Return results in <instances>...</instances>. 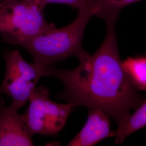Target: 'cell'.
Instances as JSON below:
<instances>
[{
  "label": "cell",
  "instance_id": "1",
  "mask_svg": "<svg viewBox=\"0 0 146 146\" xmlns=\"http://www.w3.org/2000/svg\"><path fill=\"white\" fill-rule=\"evenodd\" d=\"M118 17L105 20L104 40L92 55L86 52L78 66L70 70L44 68V76L60 80L64 90L58 98L73 104L103 110L119 124L145 99L131 82L122 67L119 52L116 24Z\"/></svg>",
  "mask_w": 146,
  "mask_h": 146
},
{
  "label": "cell",
  "instance_id": "2",
  "mask_svg": "<svg viewBox=\"0 0 146 146\" xmlns=\"http://www.w3.org/2000/svg\"><path fill=\"white\" fill-rule=\"evenodd\" d=\"M93 16V8L88 2L85 7L78 9V15L69 25L61 28L55 27L37 36L16 42L14 45L22 47L29 52L34 63L44 70L47 67L68 58H78L86 52L82 46V39L87 25Z\"/></svg>",
  "mask_w": 146,
  "mask_h": 146
},
{
  "label": "cell",
  "instance_id": "3",
  "mask_svg": "<svg viewBox=\"0 0 146 146\" xmlns=\"http://www.w3.org/2000/svg\"><path fill=\"white\" fill-rule=\"evenodd\" d=\"M43 10L27 0H3L0 3V35L3 41L14 44L55 28L46 20Z\"/></svg>",
  "mask_w": 146,
  "mask_h": 146
},
{
  "label": "cell",
  "instance_id": "4",
  "mask_svg": "<svg viewBox=\"0 0 146 146\" xmlns=\"http://www.w3.org/2000/svg\"><path fill=\"white\" fill-rule=\"evenodd\" d=\"M25 113L26 125L32 135H57L66 123L73 104L56 103L49 98V91L41 86L36 87L29 100Z\"/></svg>",
  "mask_w": 146,
  "mask_h": 146
},
{
  "label": "cell",
  "instance_id": "5",
  "mask_svg": "<svg viewBox=\"0 0 146 146\" xmlns=\"http://www.w3.org/2000/svg\"><path fill=\"white\" fill-rule=\"evenodd\" d=\"M6 69L0 94L9 95L11 104L20 109L29 101L44 70L33 63L26 62L20 52L9 50L4 54Z\"/></svg>",
  "mask_w": 146,
  "mask_h": 146
},
{
  "label": "cell",
  "instance_id": "6",
  "mask_svg": "<svg viewBox=\"0 0 146 146\" xmlns=\"http://www.w3.org/2000/svg\"><path fill=\"white\" fill-rule=\"evenodd\" d=\"M19 110L12 104L6 107L0 99V146H34L25 115L19 114Z\"/></svg>",
  "mask_w": 146,
  "mask_h": 146
},
{
  "label": "cell",
  "instance_id": "7",
  "mask_svg": "<svg viewBox=\"0 0 146 146\" xmlns=\"http://www.w3.org/2000/svg\"><path fill=\"white\" fill-rule=\"evenodd\" d=\"M110 116L103 110L89 108L86 124L67 146H93L113 136Z\"/></svg>",
  "mask_w": 146,
  "mask_h": 146
},
{
  "label": "cell",
  "instance_id": "8",
  "mask_svg": "<svg viewBox=\"0 0 146 146\" xmlns=\"http://www.w3.org/2000/svg\"><path fill=\"white\" fill-rule=\"evenodd\" d=\"M116 131H113L115 144L122 145L125 139L131 134L146 127V101L143 100L132 114H129L119 124Z\"/></svg>",
  "mask_w": 146,
  "mask_h": 146
},
{
  "label": "cell",
  "instance_id": "9",
  "mask_svg": "<svg viewBox=\"0 0 146 146\" xmlns=\"http://www.w3.org/2000/svg\"><path fill=\"white\" fill-rule=\"evenodd\" d=\"M122 66L136 88L139 91L146 90V56L127 58L122 62Z\"/></svg>",
  "mask_w": 146,
  "mask_h": 146
},
{
  "label": "cell",
  "instance_id": "10",
  "mask_svg": "<svg viewBox=\"0 0 146 146\" xmlns=\"http://www.w3.org/2000/svg\"><path fill=\"white\" fill-rule=\"evenodd\" d=\"M141 0H88L93 8L95 16L106 19L119 17L120 11L131 4Z\"/></svg>",
  "mask_w": 146,
  "mask_h": 146
},
{
  "label": "cell",
  "instance_id": "11",
  "mask_svg": "<svg viewBox=\"0 0 146 146\" xmlns=\"http://www.w3.org/2000/svg\"><path fill=\"white\" fill-rule=\"evenodd\" d=\"M31 3L38 5L43 9L46 5L50 3H60L72 7L73 8H81L85 7L88 0H27Z\"/></svg>",
  "mask_w": 146,
  "mask_h": 146
},
{
  "label": "cell",
  "instance_id": "12",
  "mask_svg": "<svg viewBox=\"0 0 146 146\" xmlns=\"http://www.w3.org/2000/svg\"><path fill=\"white\" fill-rule=\"evenodd\" d=\"M2 1H3V0H0V3H1V2Z\"/></svg>",
  "mask_w": 146,
  "mask_h": 146
}]
</instances>
